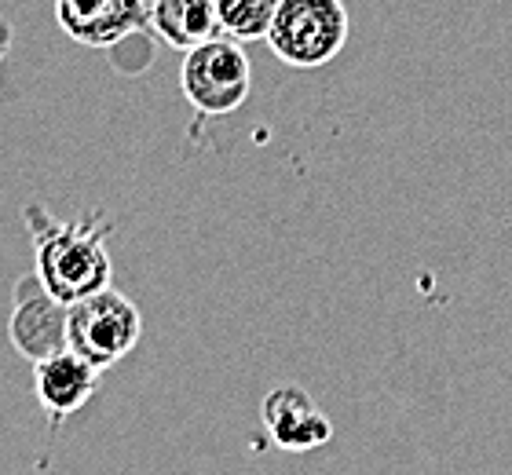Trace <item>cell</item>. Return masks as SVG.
<instances>
[{"label": "cell", "mask_w": 512, "mask_h": 475, "mask_svg": "<svg viewBox=\"0 0 512 475\" xmlns=\"http://www.w3.org/2000/svg\"><path fill=\"white\" fill-rule=\"evenodd\" d=\"M264 41L286 66H326L348 41V8L344 0H278Z\"/></svg>", "instance_id": "obj_2"}, {"label": "cell", "mask_w": 512, "mask_h": 475, "mask_svg": "<svg viewBox=\"0 0 512 475\" xmlns=\"http://www.w3.org/2000/svg\"><path fill=\"white\" fill-rule=\"evenodd\" d=\"M33 231V256H37V282L59 300L74 304L81 296L110 285L107 238L114 223H99L96 216L81 220H52L48 209L30 205L26 209Z\"/></svg>", "instance_id": "obj_1"}, {"label": "cell", "mask_w": 512, "mask_h": 475, "mask_svg": "<svg viewBox=\"0 0 512 475\" xmlns=\"http://www.w3.org/2000/svg\"><path fill=\"white\" fill-rule=\"evenodd\" d=\"M260 417H264V428L275 439L278 450H289V454L319 450L322 443H330L333 435L330 417L297 384H282V388L267 391Z\"/></svg>", "instance_id": "obj_7"}, {"label": "cell", "mask_w": 512, "mask_h": 475, "mask_svg": "<svg viewBox=\"0 0 512 475\" xmlns=\"http://www.w3.org/2000/svg\"><path fill=\"white\" fill-rule=\"evenodd\" d=\"M139 333H143L139 307L110 285L66 304V348L85 355L99 370L125 359L139 344Z\"/></svg>", "instance_id": "obj_3"}, {"label": "cell", "mask_w": 512, "mask_h": 475, "mask_svg": "<svg viewBox=\"0 0 512 475\" xmlns=\"http://www.w3.org/2000/svg\"><path fill=\"white\" fill-rule=\"evenodd\" d=\"M8 333L11 344L30 362L44 359V355L66 348V304H59L33 275V293L30 282L19 285V304H15Z\"/></svg>", "instance_id": "obj_8"}, {"label": "cell", "mask_w": 512, "mask_h": 475, "mask_svg": "<svg viewBox=\"0 0 512 475\" xmlns=\"http://www.w3.org/2000/svg\"><path fill=\"white\" fill-rule=\"evenodd\" d=\"M99 366L77 355L74 348H59L52 355L33 362V391L37 402L44 406V413L55 424L66 421L70 413H77L99 388Z\"/></svg>", "instance_id": "obj_6"}, {"label": "cell", "mask_w": 512, "mask_h": 475, "mask_svg": "<svg viewBox=\"0 0 512 475\" xmlns=\"http://www.w3.org/2000/svg\"><path fill=\"white\" fill-rule=\"evenodd\" d=\"M278 0H216V19L220 33L231 41H264L267 26L275 19Z\"/></svg>", "instance_id": "obj_10"}, {"label": "cell", "mask_w": 512, "mask_h": 475, "mask_svg": "<svg viewBox=\"0 0 512 475\" xmlns=\"http://www.w3.org/2000/svg\"><path fill=\"white\" fill-rule=\"evenodd\" d=\"M55 19L77 44L110 48L150 26V8L147 0H55Z\"/></svg>", "instance_id": "obj_5"}, {"label": "cell", "mask_w": 512, "mask_h": 475, "mask_svg": "<svg viewBox=\"0 0 512 475\" xmlns=\"http://www.w3.org/2000/svg\"><path fill=\"white\" fill-rule=\"evenodd\" d=\"M8 44H11V30L0 22V59H4V52H8Z\"/></svg>", "instance_id": "obj_11"}, {"label": "cell", "mask_w": 512, "mask_h": 475, "mask_svg": "<svg viewBox=\"0 0 512 475\" xmlns=\"http://www.w3.org/2000/svg\"><path fill=\"white\" fill-rule=\"evenodd\" d=\"M150 8V26L172 48H194V44L220 37V19H216V0H154Z\"/></svg>", "instance_id": "obj_9"}, {"label": "cell", "mask_w": 512, "mask_h": 475, "mask_svg": "<svg viewBox=\"0 0 512 475\" xmlns=\"http://www.w3.org/2000/svg\"><path fill=\"white\" fill-rule=\"evenodd\" d=\"M249 85H253V74H249L246 52H242V44L224 37V33L194 44L183 55L180 88L202 114H235L249 99Z\"/></svg>", "instance_id": "obj_4"}]
</instances>
